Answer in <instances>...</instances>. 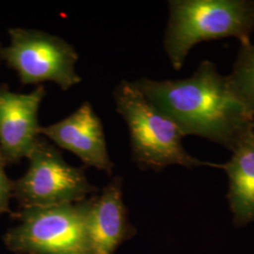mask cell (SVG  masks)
<instances>
[{"mask_svg":"<svg viewBox=\"0 0 254 254\" xmlns=\"http://www.w3.org/2000/svg\"><path fill=\"white\" fill-rule=\"evenodd\" d=\"M254 32V0H170L164 50L180 71L198 44L231 37L250 44Z\"/></svg>","mask_w":254,"mask_h":254,"instance_id":"obj_2","label":"cell"},{"mask_svg":"<svg viewBox=\"0 0 254 254\" xmlns=\"http://www.w3.org/2000/svg\"><path fill=\"white\" fill-rule=\"evenodd\" d=\"M116 111L127 123L132 160L141 170L160 172L168 166L189 169L221 164L201 161L187 152L181 131L139 91L134 82L122 80L113 91Z\"/></svg>","mask_w":254,"mask_h":254,"instance_id":"obj_3","label":"cell"},{"mask_svg":"<svg viewBox=\"0 0 254 254\" xmlns=\"http://www.w3.org/2000/svg\"><path fill=\"white\" fill-rule=\"evenodd\" d=\"M41 135L54 145L72 152L85 166L112 173L114 164L109 157L104 127L90 102H84L67 118L41 127Z\"/></svg>","mask_w":254,"mask_h":254,"instance_id":"obj_8","label":"cell"},{"mask_svg":"<svg viewBox=\"0 0 254 254\" xmlns=\"http://www.w3.org/2000/svg\"><path fill=\"white\" fill-rule=\"evenodd\" d=\"M233 155L221 164L227 173V198L236 225L254 221V130L246 135L232 151Z\"/></svg>","mask_w":254,"mask_h":254,"instance_id":"obj_10","label":"cell"},{"mask_svg":"<svg viewBox=\"0 0 254 254\" xmlns=\"http://www.w3.org/2000/svg\"><path fill=\"white\" fill-rule=\"evenodd\" d=\"M46 90L37 86L29 93H15L0 85V150L8 164H18L28 156L41 136L38 112Z\"/></svg>","mask_w":254,"mask_h":254,"instance_id":"obj_7","label":"cell"},{"mask_svg":"<svg viewBox=\"0 0 254 254\" xmlns=\"http://www.w3.org/2000/svg\"><path fill=\"white\" fill-rule=\"evenodd\" d=\"M229 89L247 112L254 119V45H240L230 74Z\"/></svg>","mask_w":254,"mask_h":254,"instance_id":"obj_11","label":"cell"},{"mask_svg":"<svg viewBox=\"0 0 254 254\" xmlns=\"http://www.w3.org/2000/svg\"><path fill=\"white\" fill-rule=\"evenodd\" d=\"M134 84L184 136H200L232 152L254 128V119L229 89L226 76L208 60L188 78L141 77Z\"/></svg>","mask_w":254,"mask_h":254,"instance_id":"obj_1","label":"cell"},{"mask_svg":"<svg viewBox=\"0 0 254 254\" xmlns=\"http://www.w3.org/2000/svg\"><path fill=\"white\" fill-rule=\"evenodd\" d=\"M8 161L0 150V215L9 213L12 214L9 209V200L13 197L14 181H11L5 172Z\"/></svg>","mask_w":254,"mask_h":254,"instance_id":"obj_12","label":"cell"},{"mask_svg":"<svg viewBox=\"0 0 254 254\" xmlns=\"http://www.w3.org/2000/svg\"><path fill=\"white\" fill-rule=\"evenodd\" d=\"M92 200L21 209L13 214L20 224L7 232L5 245L17 254H91L88 218Z\"/></svg>","mask_w":254,"mask_h":254,"instance_id":"obj_4","label":"cell"},{"mask_svg":"<svg viewBox=\"0 0 254 254\" xmlns=\"http://www.w3.org/2000/svg\"></svg>","mask_w":254,"mask_h":254,"instance_id":"obj_13","label":"cell"},{"mask_svg":"<svg viewBox=\"0 0 254 254\" xmlns=\"http://www.w3.org/2000/svg\"><path fill=\"white\" fill-rule=\"evenodd\" d=\"M122 187V178L116 177L99 196L93 197L88 218L91 254H114L119 246L134 234L127 218Z\"/></svg>","mask_w":254,"mask_h":254,"instance_id":"obj_9","label":"cell"},{"mask_svg":"<svg viewBox=\"0 0 254 254\" xmlns=\"http://www.w3.org/2000/svg\"><path fill=\"white\" fill-rule=\"evenodd\" d=\"M10 45L0 44V61L14 70L22 85L53 82L67 91L82 81L75 71L78 54L61 37L42 30L12 27Z\"/></svg>","mask_w":254,"mask_h":254,"instance_id":"obj_5","label":"cell"},{"mask_svg":"<svg viewBox=\"0 0 254 254\" xmlns=\"http://www.w3.org/2000/svg\"><path fill=\"white\" fill-rule=\"evenodd\" d=\"M27 159V173L14 181L13 197L21 208L75 203L97 191L88 181L83 168L67 163L58 147L46 136H40Z\"/></svg>","mask_w":254,"mask_h":254,"instance_id":"obj_6","label":"cell"}]
</instances>
